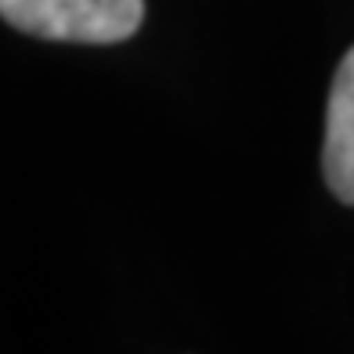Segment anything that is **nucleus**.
I'll use <instances>...</instances> for the list:
<instances>
[{
	"label": "nucleus",
	"instance_id": "nucleus-1",
	"mask_svg": "<svg viewBox=\"0 0 354 354\" xmlns=\"http://www.w3.org/2000/svg\"><path fill=\"white\" fill-rule=\"evenodd\" d=\"M0 19L40 40L120 44L138 33L145 0H0Z\"/></svg>",
	"mask_w": 354,
	"mask_h": 354
},
{
	"label": "nucleus",
	"instance_id": "nucleus-2",
	"mask_svg": "<svg viewBox=\"0 0 354 354\" xmlns=\"http://www.w3.org/2000/svg\"><path fill=\"white\" fill-rule=\"evenodd\" d=\"M322 170H326V185L333 188V196L354 206V47L344 55L340 69L333 76Z\"/></svg>",
	"mask_w": 354,
	"mask_h": 354
}]
</instances>
